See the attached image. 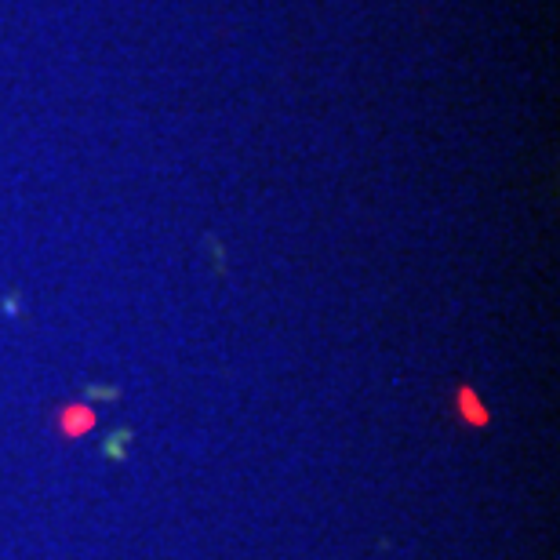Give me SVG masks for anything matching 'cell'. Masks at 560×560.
Returning <instances> with one entry per match:
<instances>
[{
	"label": "cell",
	"instance_id": "cell-2",
	"mask_svg": "<svg viewBox=\"0 0 560 560\" xmlns=\"http://www.w3.org/2000/svg\"><path fill=\"white\" fill-rule=\"evenodd\" d=\"M459 404H462V411H466V419H470L473 426H484V422H488V411H484L477 400H473V390H462Z\"/></svg>",
	"mask_w": 560,
	"mask_h": 560
},
{
	"label": "cell",
	"instance_id": "cell-1",
	"mask_svg": "<svg viewBox=\"0 0 560 560\" xmlns=\"http://www.w3.org/2000/svg\"><path fill=\"white\" fill-rule=\"evenodd\" d=\"M91 422H95V415H91L88 408H70L66 411V419H62V430L70 433V437H77V433L91 430Z\"/></svg>",
	"mask_w": 560,
	"mask_h": 560
}]
</instances>
